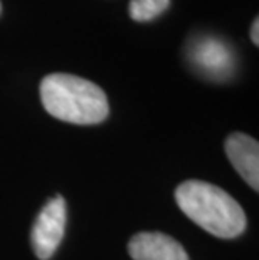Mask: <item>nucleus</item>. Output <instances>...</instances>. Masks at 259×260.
I'll return each mask as SVG.
<instances>
[{
  "label": "nucleus",
  "mask_w": 259,
  "mask_h": 260,
  "mask_svg": "<svg viewBox=\"0 0 259 260\" xmlns=\"http://www.w3.org/2000/svg\"><path fill=\"white\" fill-rule=\"evenodd\" d=\"M175 202L192 222L219 239H236L246 230L247 220L242 207L212 183L187 180L175 190Z\"/></svg>",
  "instance_id": "1"
},
{
  "label": "nucleus",
  "mask_w": 259,
  "mask_h": 260,
  "mask_svg": "<svg viewBox=\"0 0 259 260\" xmlns=\"http://www.w3.org/2000/svg\"><path fill=\"white\" fill-rule=\"evenodd\" d=\"M41 101L52 118L71 124H98L109 114L108 98L95 82L56 73L41 81Z\"/></svg>",
  "instance_id": "2"
},
{
  "label": "nucleus",
  "mask_w": 259,
  "mask_h": 260,
  "mask_svg": "<svg viewBox=\"0 0 259 260\" xmlns=\"http://www.w3.org/2000/svg\"><path fill=\"white\" fill-rule=\"evenodd\" d=\"M66 230V200L61 195L54 197L37 215L32 226L31 242L36 257L49 260L59 248Z\"/></svg>",
  "instance_id": "3"
},
{
  "label": "nucleus",
  "mask_w": 259,
  "mask_h": 260,
  "mask_svg": "<svg viewBox=\"0 0 259 260\" xmlns=\"http://www.w3.org/2000/svg\"><path fill=\"white\" fill-rule=\"evenodd\" d=\"M190 60L211 79L224 81L234 73V54L225 42L216 37H200L190 46Z\"/></svg>",
  "instance_id": "4"
},
{
  "label": "nucleus",
  "mask_w": 259,
  "mask_h": 260,
  "mask_svg": "<svg viewBox=\"0 0 259 260\" xmlns=\"http://www.w3.org/2000/svg\"><path fill=\"white\" fill-rule=\"evenodd\" d=\"M133 260H189L184 245L162 232H140L128 242Z\"/></svg>",
  "instance_id": "5"
},
{
  "label": "nucleus",
  "mask_w": 259,
  "mask_h": 260,
  "mask_svg": "<svg viewBox=\"0 0 259 260\" xmlns=\"http://www.w3.org/2000/svg\"><path fill=\"white\" fill-rule=\"evenodd\" d=\"M225 154L234 170L252 190H259V145L244 133H233L225 140Z\"/></svg>",
  "instance_id": "6"
},
{
  "label": "nucleus",
  "mask_w": 259,
  "mask_h": 260,
  "mask_svg": "<svg viewBox=\"0 0 259 260\" xmlns=\"http://www.w3.org/2000/svg\"><path fill=\"white\" fill-rule=\"evenodd\" d=\"M170 0H131L130 17L136 22H148L158 17L168 9Z\"/></svg>",
  "instance_id": "7"
},
{
  "label": "nucleus",
  "mask_w": 259,
  "mask_h": 260,
  "mask_svg": "<svg viewBox=\"0 0 259 260\" xmlns=\"http://www.w3.org/2000/svg\"><path fill=\"white\" fill-rule=\"evenodd\" d=\"M251 41L256 44H259V20L256 19L254 22H252V27H251Z\"/></svg>",
  "instance_id": "8"
},
{
  "label": "nucleus",
  "mask_w": 259,
  "mask_h": 260,
  "mask_svg": "<svg viewBox=\"0 0 259 260\" xmlns=\"http://www.w3.org/2000/svg\"><path fill=\"white\" fill-rule=\"evenodd\" d=\"M0 12H2V5H0Z\"/></svg>",
  "instance_id": "9"
}]
</instances>
